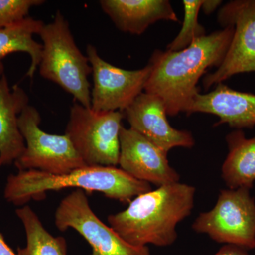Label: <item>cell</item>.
I'll return each mask as SVG.
<instances>
[{
  "instance_id": "cell-22",
  "label": "cell",
  "mask_w": 255,
  "mask_h": 255,
  "mask_svg": "<svg viewBox=\"0 0 255 255\" xmlns=\"http://www.w3.org/2000/svg\"><path fill=\"white\" fill-rule=\"evenodd\" d=\"M222 2L221 0H204L201 6V9L206 14H210L214 12Z\"/></svg>"
},
{
  "instance_id": "cell-7",
  "label": "cell",
  "mask_w": 255,
  "mask_h": 255,
  "mask_svg": "<svg viewBox=\"0 0 255 255\" xmlns=\"http://www.w3.org/2000/svg\"><path fill=\"white\" fill-rule=\"evenodd\" d=\"M219 243L246 250L255 248V201L247 188L223 189L216 205L201 213L192 225Z\"/></svg>"
},
{
  "instance_id": "cell-8",
  "label": "cell",
  "mask_w": 255,
  "mask_h": 255,
  "mask_svg": "<svg viewBox=\"0 0 255 255\" xmlns=\"http://www.w3.org/2000/svg\"><path fill=\"white\" fill-rule=\"evenodd\" d=\"M55 225L61 232L73 228L80 233L91 246L90 255H150L147 246H131L102 222L82 189L73 191L61 201L55 211Z\"/></svg>"
},
{
  "instance_id": "cell-16",
  "label": "cell",
  "mask_w": 255,
  "mask_h": 255,
  "mask_svg": "<svg viewBox=\"0 0 255 255\" xmlns=\"http://www.w3.org/2000/svg\"><path fill=\"white\" fill-rule=\"evenodd\" d=\"M228 154L221 168V176L229 189H251L255 182V137L248 138L242 130L226 136Z\"/></svg>"
},
{
  "instance_id": "cell-9",
  "label": "cell",
  "mask_w": 255,
  "mask_h": 255,
  "mask_svg": "<svg viewBox=\"0 0 255 255\" xmlns=\"http://www.w3.org/2000/svg\"><path fill=\"white\" fill-rule=\"evenodd\" d=\"M218 21L223 28L234 27L222 63L203 79L206 90L238 74L255 73V0H235L221 8Z\"/></svg>"
},
{
  "instance_id": "cell-13",
  "label": "cell",
  "mask_w": 255,
  "mask_h": 255,
  "mask_svg": "<svg viewBox=\"0 0 255 255\" xmlns=\"http://www.w3.org/2000/svg\"><path fill=\"white\" fill-rule=\"evenodd\" d=\"M211 114L219 117V124H227L237 130L255 126V95L236 91L220 83L207 94L198 93L187 112Z\"/></svg>"
},
{
  "instance_id": "cell-12",
  "label": "cell",
  "mask_w": 255,
  "mask_h": 255,
  "mask_svg": "<svg viewBox=\"0 0 255 255\" xmlns=\"http://www.w3.org/2000/svg\"><path fill=\"white\" fill-rule=\"evenodd\" d=\"M130 128L168 153L174 147L191 148V132L174 128L167 118L163 102L155 95L142 92L124 112Z\"/></svg>"
},
{
  "instance_id": "cell-11",
  "label": "cell",
  "mask_w": 255,
  "mask_h": 255,
  "mask_svg": "<svg viewBox=\"0 0 255 255\" xmlns=\"http://www.w3.org/2000/svg\"><path fill=\"white\" fill-rule=\"evenodd\" d=\"M119 165L137 180L167 185L179 182L180 176L169 165L167 153L131 128L120 131Z\"/></svg>"
},
{
  "instance_id": "cell-3",
  "label": "cell",
  "mask_w": 255,
  "mask_h": 255,
  "mask_svg": "<svg viewBox=\"0 0 255 255\" xmlns=\"http://www.w3.org/2000/svg\"><path fill=\"white\" fill-rule=\"evenodd\" d=\"M77 188L85 192L102 193L110 199L129 204L134 197L152 190L149 183L137 180L113 166H86L68 174L55 175L36 170H18L10 174L4 199L15 206L45 199L49 191Z\"/></svg>"
},
{
  "instance_id": "cell-10",
  "label": "cell",
  "mask_w": 255,
  "mask_h": 255,
  "mask_svg": "<svg viewBox=\"0 0 255 255\" xmlns=\"http://www.w3.org/2000/svg\"><path fill=\"white\" fill-rule=\"evenodd\" d=\"M87 56L93 75L91 108L98 112H124L142 93L150 75V65L147 64L140 70H124L102 59L97 48L90 44L87 47Z\"/></svg>"
},
{
  "instance_id": "cell-23",
  "label": "cell",
  "mask_w": 255,
  "mask_h": 255,
  "mask_svg": "<svg viewBox=\"0 0 255 255\" xmlns=\"http://www.w3.org/2000/svg\"><path fill=\"white\" fill-rule=\"evenodd\" d=\"M0 255H18L6 243L4 236L0 233Z\"/></svg>"
},
{
  "instance_id": "cell-20",
  "label": "cell",
  "mask_w": 255,
  "mask_h": 255,
  "mask_svg": "<svg viewBox=\"0 0 255 255\" xmlns=\"http://www.w3.org/2000/svg\"><path fill=\"white\" fill-rule=\"evenodd\" d=\"M44 2L43 0H0V29L28 17L32 7Z\"/></svg>"
},
{
  "instance_id": "cell-19",
  "label": "cell",
  "mask_w": 255,
  "mask_h": 255,
  "mask_svg": "<svg viewBox=\"0 0 255 255\" xmlns=\"http://www.w3.org/2000/svg\"><path fill=\"white\" fill-rule=\"evenodd\" d=\"M204 0H184V18L182 29L167 46V50L179 51L187 48L192 42L206 35L205 28L199 23V13Z\"/></svg>"
},
{
  "instance_id": "cell-18",
  "label": "cell",
  "mask_w": 255,
  "mask_h": 255,
  "mask_svg": "<svg viewBox=\"0 0 255 255\" xmlns=\"http://www.w3.org/2000/svg\"><path fill=\"white\" fill-rule=\"evenodd\" d=\"M16 214L22 223L26 238V246L18 248V255H67L65 238L48 233L29 206L16 209Z\"/></svg>"
},
{
  "instance_id": "cell-2",
  "label": "cell",
  "mask_w": 255,
  "mask_h": 255,
  "mask_svg": "<svg viewBox=\"0 0 255 255\" xmlns=\"http://www.w3.org/2000/svg\"><path fill=\"white\" fill-rule=\"evenodd\" d=\"M196 189L177 182L136 196L123 211L109 216L108 222L131 246H172L178 223L194 209Z\"/></svg>"
},
{
  "instance_id": "cell-15",
  "label": "cell",
  "mask_w": 255,
  "mask_h": 255,
  "mask_svg": "<svg viewBox=\"0 0 255 255\" xmlns=\"http://www.w3.org/2000/svg\"><path fill=\"white\" fill-rule=\"evenodd\" d=\"M100 4L118 29L130 34H142L157 21H179L168 0H102Z\"/></svg>"
},
{
  "instance_id": "cell-21",
  "label": "cell",
  "mask_w": 255,
  "mask_h": 255,
  "mask_svg": "<svg viewBox=\"0 0 255 255\" xmlns=\"http://www.w3.org/2000/svg\"><path fill=\"white\" fill-rule=\"evenodd\" d=\"M214 255H249L246 249L233 245H226Z\"/></svg>"
},
{
  "instance_id": "cell-14",
  "label": "cell",
  "mask_w": 255,
  "mask_h": 255,
  "mask_svg": "<svg viewBox=\"0 0 255 255\" xmlns=\"http://www.w3.org/2000/svg\"><path fill=\"white\" fill-rule=\"evenodd\" d=\"M28 101L21 87L16 85L10 88L4 65L0 64V167L14 163L25 150L18 120Z\"/></svg>"
},
{
  "instance_id": "cell-1",
  "label": "cell",
  "mask_w": 255,
  "mask_h": 255,
  "mask_svg": "<svg viewBox=\"0 0 255 255\" xmlns=\"http://www.w3.org/2000/svg\"><path fill=\"white\" fill-rule=\"evenodd\" d=\"M233 33L234 27L227 26L198 38L179 51L155 50L148 63L151 73L145 92L162 100L167 115L187 114L199 93L198 82L209 68L221 65Z\"/></svg>"
},
{
  "instance_id": "cell-4",
  "label": "cell",
  "mask_w": 255,
  "mask_h": 255,
  "mask_svg": "<svg viewBox=\"0 0 255 255\" xmlns=\"http://www.w3.org/2000/svg\"><path fill=\"white\" fill-rule=\"evenodd\" d=\"M38 35L43 41L38 65L42 78L59 85L80 105L91 107L88 80L91 65L77 46L68 21L60 11L51 23L43 25Z\"/></svg>"
},
{
  "instance_id": "cell-6",
  "label": "cell",
  "mask_w": 255,
  "mask_h": 255,
  "mask_svg": "<svg viewBox=\"0 0 255 255\" xmlns=\"http://www.w3.org/2000/svg\"><path fill=\"white\" fill-rule=\"evenodd\" d=\"M41 122L39 112L29 105L18 117V128L26 145L14 162L18 170L36 169L62 175L87 166L68 135L43 131Z\"/></svg>"
},
{
  "instance_id": "cell-17",
  "label": "cell",
  "mask_w": 255,
  "mask_h": 255,
  "mask_svg": "<svg viewBox=\"0 0 255 255\" xmlns=\"http://www.w3.org/2000/svg\"><path fill=\"white\" fill-rule=\"evenodd\" d=\"M41 20L28 17L13 23L7 27L0 29V64L5 57L17 52H23L29 55L31 63L26 76L33 78L36 69L41 62V43L33 38V35L39 34L43 28Z\"/></svg>"
},
{
  "instance_id": "cell-5",
  "label": "cell",
  "mask_w": 255,
  "mask_h": 255,
  "mask_svg": "<svg viewBox=\"0 0 255 255\" xmlns=\"http://www.w3.org/2000/svg\"><path fill=\"white\" fill-rule=\"evenodd\" d=\"M124 112H98L75 102L65 135L87 166L118 165Z\"/></svg>"
}]
</instances>
